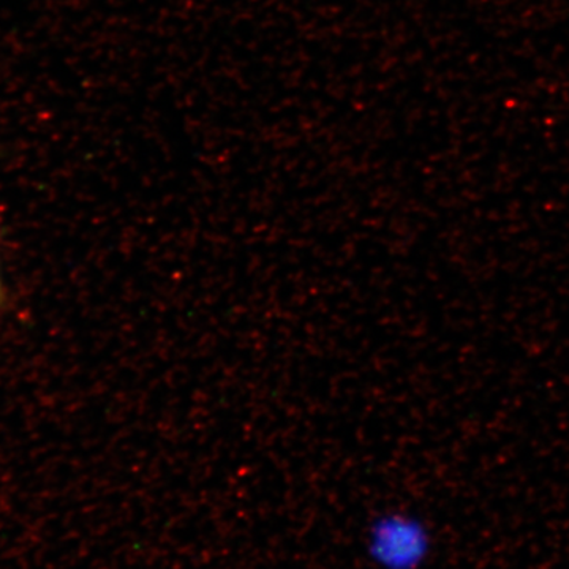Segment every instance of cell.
<instances>
[{"instance_id": "cell-1", "label": "cell", "mask_w": 569, "mask_h": 569, "mask_svg": "<svg viewBox=\"0 0 569 569\" xmlns=\"http://www.w3.org/2000/svg\"><path fill=\"white\" fill-rule=\"evenodd\" d=\"M378 541L389 545V559L399 568H417L429 549V535L421 520L406 515H391L378 523Z\"/></svg>"}, {"instance_id": "cell-2", "label": "cell", "mask_w": 569, "mask_h": 569, "mask_svg": "<svg viewBox=\"0 0 569 569\" xmlns=\"http://www.w3.org/2000/svg\"><path fill=\"white\" fill-rule=\"evenodd\" d=\"M0 298H2V274H0Z\"/></svg>"}]
</instances>
